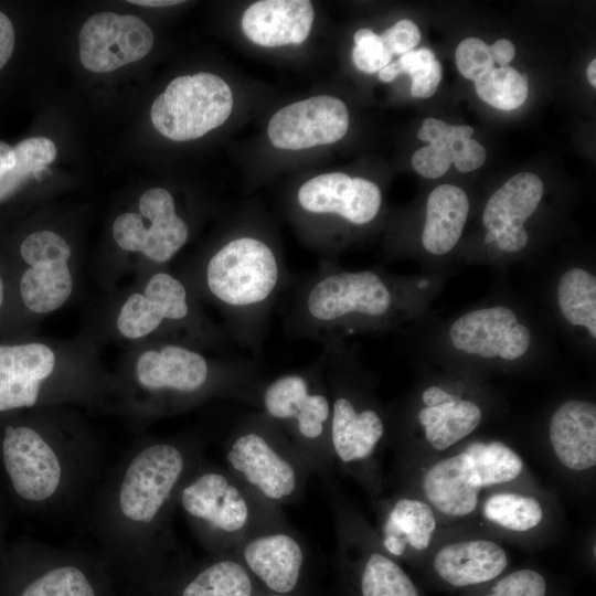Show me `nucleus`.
Listing matches in <instances>:
<instances>
[{
  "mask_svg": "<svg viewBox=\"0 0 596 596\" xmlns=\"http://www.w3.org/2000/svg\"><path fill=\"white\" fill-rule=\"evenodd\" d=\"M286 281V269L263 240L237 236L222 245L204 269L206 290L222 306L234 336L255 348L272 306Z\"/></svg>",
  "mask_w": 596,
  "mask_h": 596,
  "instance_id": "obj_1",
  "label": "nucleus"
},
{
  "mask_svg": "<svg viewBox=\"0 0 596 596\" xmlns=\"http://www.w3.org/2000/svg\"><path fill=\"white\" fill-rule=\"evenodd\" d=\"M393 305V291L377 273L323 266L297 291L286 326L323 345L340 341L358 322L385 318Z\"/></svg>",
  "mask_w": 596,
  "mask_h": 596,
  "instance_id": "obj_2",
  "label": "nucleus"
},
{
  "mask_svg": "<svg viewBox=\"0 0 596 596\" xmlns=\"http://www.w3.org/2000/svg\"><path fill=\"white\" fill-rule=\"evenodd\" d=\"M232 108L228 84L215 74L202 72L171 81L155 99L150 117L166 138L188 141L223 125Z\"/></svg>",
  "mask_w": 596,
  "mask_h": 596,
  "instance_id": "obj_3",
  "label": "nucleus"
},
{
  "mask_svg": "<svg viewBox=\"0 0 596 596\" xmlns=\"http://www.w3.org/2000/svg\"><path fill=\"white\" fill-rule=\"evenodd\" d=\"M185 466L174 445L158 443L141 449L128 464L117 494L120 517L131 525L152 523L170 499Z\"/></svg>",
  "mask_w": 596,
  "mask_h": 596,
  "instance_id": "obj_4",
  "label": "nucleus"
},
{
  "mask_svg": "<svg viewBox=\"0 0 596 596\" xmlns=\"http://www.w3.org/2000/svg\"><path fill=\"white\" fill-rule=\"evenodd\" d=\"M139 213L116 217L113 236L128 252H139L156 263L171 259L187 243L189 228L175 212L171 193L162 188L146 190L138 202Z\"/></svg>",
  "mask_w": 596,
  "mask_h": 596,
  "instance_id": "obj_5",
  "label": "nucleus"
},
{
  "mask_svg": "<svg viewBox=\"0 0 596 596\" xmlns=\"http://www.w3.org/2000/svg\"><path fill=\"white\" fill-rule=\"evenodd\" d=\"M321 355L306 370L287 373L273 380L263 391L265 414L291 427L306 440H318L329 429L331 402L321 389Z\"/></svg>",
  "mask_w": 596,
  "mask_h": 596,
  "instance_id": "obj_6",
  "label": "nucleus"
},
{
  "mask_svg": "<svg viewBox=\"0 0 596 596\" xmlns=\"http://www.w3.org/2000/svg\"><path fill=\"white\" fill-rule=\"evenodd\" d=\"M20 253L29 265L20 279V294L26 308L35 313H49L62 307L73 290L68 243L53 231H39L23 240Z\"/></svg>",
  "mask_w": 596,
  "mask_h": 596,
  "instance_id": "obj_7",
  "label": "nucleus"
},
{
  "mask_svg": "<svg viewBox=\"0 0 596 596\" xmlns=\"http://www.w3.org/2000/svg\"><path fill=\"white\" fill-rule=\"evenodd\" d=\"M78 43L82 65L93 73H108L143 58L155 36L136 15L98 12L84 22Z\"/></svg>",
  "mask_w": 596,
  "mask_h": 596,
  "instance_id": "obj_8",
  "label": "nucleus"
},
{
  "mask_svg": "<svg viewBox=\"0 0 596 596\" xmlns=\"http://www.w3.org/2000/svg\"><path fill=\"white\" fill-rule=\"evenodd\" d=\"M2 454L13 489L24 500L43 502L60 489L63 478L61 458L35 429L7 426Z\"/></svg>",
  "mask_w": 596,
  "mask_h": 596,
  "instance_id": "obj_9",
  "label": "nucleus"
},
{
  "mask_svg": "<svg viewBox=\"0 0 596 596\" xmlns=\"http://www.w3.org/2000/svg\"><path fill=\"white\" fill-rule=\"evenodd\" d=\"M348 128L345 104L336 97L320 95L275 113L268 124V138L279 149L301 150L333 143L344 137Z\"/></svg>",
  "mask_w": 596,
  "mask_h": 596,
  "instance_id": "obj_10",
  "label": "nucleus"
},
{
  "mask_svg": "<svg viewBox=\"0 0 596 596\" xmlns=\"http://www.w3.org/2000/svg\"><path fill=\"white\" fill-rule=\"evenodd\" d=\"M449 338L461 352L505 361L523 356L531 343L529 328L505 306L480 308L460 316L451 324Z\"/></svg>",
  "mask_w": 596,
  "mask_h": 596,
  "instance_id": "obj_11",
  "label": "nucleus"
},
{
  "mask_svg": "<svg viewBox=\"0 0 596 596\" xmlns=\"http://www.w3.org/2000/svg\"><path fill=\"white\" fill-rule=\"evenodd\" d=\"M297 201L309 214L334 215L351 224L364 225L377 215L382 195L370 180L331 172L306 181L298 190Z\"/></svg>",
  "mask_w": 596,
  "mask_h": 596,
  "instance_id": "obj_12",
  "label": "nucleus"
},
{
  "mask_svg": "<svg viewBox=\"0 0 596 596\" xmlns=\"http://www.w3.org/2000/svg\"><path fill=\"white\" fill-rule=\"evenodd\" d=\"M190 315L188 291L181 280L159 272L150 277L143 292L130 295L117 317V329L127 339H140L163 322H180Z\"/></svg>",
  "mask_w": 596,
  "mask_h": 596,
  "instance_id": "obj_13",
  "label": "nucleus"
},
{
  "mask_svg": "<svg viewBox=\"0 0 596 596\" xmlns=\"http://www.w3.org/2000/svg\"><path fill=\"white\" fill-rule=\"evenodd\" d=\"M232 468L269 500L280 501L297 488V472L258 430L238 434L227 453Z\"/></svg>",
  "mask_w": 596,
  "mask_h": 596,
  "instance_id": "obj_14",
  "label": "nucleus"
},
{
  "mask_svg": "<svg viewBox=\"0 0 596 596\" xmlns=\"http://www.w3.org/2000/svg\"><path fill=\"white\" fill-rule=\"evenodd\" d=\"M211 375L209 360L180 344L147 350L136 363L137 381L149 392L196 394L207 386Z\"/></svg>",
  "mask_w": 596,
  "mask_h": 596,
  "instance_id": "obj_15",
  "label": "nucleus"
},
{
  "mask_svg": "<svg viewBox=\"0 0 596 596\" xmlns=\"http://www.w3.org/2000/svg\"><path fill=\"white\" fill-rule=\"evenodd\" d=\"M183 510L193 519L224 533H236L248 522L249 508L240 489L224 475L209 471L181 491Z\"/></svg>",
  "mask_w": 596,
  "mask_h": 596,
  "instance_id": "obj_16",
  "label": "nucleus"
},
{
  "mask_svg": "<svg viewBox=\"0 0 596 596\" xmlns=\"http://www.w3.org/2000/svg\"><path fill=\"white\" fill-rule=\"evenodd\" d=\"M54 366L55 354L43 343L0 344V412L35 405Z\"/></svg>",
  "mask_w": 596,
  "mask_h": 596,
  "instance_id": "obj_17",
  "label": "nucleus"
},
{
  "mask_svg": "<svg viewBox=\"0 0 596 596\" xmlns=\"http://www.w3.org/2000/svg\"><path fill=\"white\" fill-rule=\"evenodd\" d=\"M313 18L308 0H262L245 10L242 29L248 40L260 46L300 44L308 38Z\"/></svg>",
  "mask_w": 596,
  "mask_h": 596,
  "instance_id": "obj_18",
  "label": "nucleus"
},
{
  "mask_svg": "<svg viewBox=\"0 0 596 596\" xmlns=\"http://www.w3.org/2000/svg\"><path fill=\"white\" fill-rule=\"evenodd\" d=\"M481 488L473 461L465 451L433 464L422 477L426 499L448 517L473 512Z\"/></svg>",
  "mask_w": 596,
  "mask_h": 596,
  "instance_id": "obj_19",
  "label": "nucleus"
},
{
  "mask_svg": "<svg viewBox=\"0 0 596 596\" xmlns=\"http://www.w3.org/2000/svg\"><path fill=\"white\" fill-rule=\"evenodd\" d=\"M508 566L505 551L496 542L478 539L440 547L434 556L436 575L455 588L476 586L499 577Z\"/></svg>",
  "mask_w": 596,
  "mask_h": 596,
  "instance_id": "obj_20",
  "label": "nucleus"
},
{
  "mask_svg": "<svg viewBox=\"0 0 596 596\" xmlns=\"http://www.w3.org/2000/svg\"><path fill=\"white\" fill-rule=\"evenodd\" d=\"M549 437L561 464L575 471L596 465V405L582 400L562 403L553 413Z\"/></svg>",
  "mask_w": 596,
  "mask_h": 596,
  "instance_id": "obj_21",
  "label": "nucleus"
},
{
  "mask_svg": "<svg viewBox=\"0 0 596 596\" xmlns=\"http://www.w3.org/2000/svg\"><path fill=\"white\" fill-rule=\"evenodd\" d=\"M243 557L248 570L274 594L291 593L300 578L304 551L285 533H273L251 540Z\"/></svg>",
  "mask_w": 596,
  "mask_h": 596,
  "instance_id": "obj_22",
  "label": "nucleus"
},
{
  "mask_svg": "<svg viewBox=\"0 0 596 596\" xmlns=\"http://www.w3.org/2000/svg\"><path fill=\"white\" fill-rule=\"evenodd\" d=\"M329 434L338 458L345 462L368 458L384 435V423L372 408L359 409L345 394L331 403Z\"/></svg>",
  "mask_w": 596,
  "mask_h": 596,
  "instance_id": "obj_23",
  "label": "nucleus"
},
{
  "mask_svg": "<svg viewBox=\"0 0 596 596\" xmlns=\"http://www.w3.org/2000/svg\"><path fill=\"white\" fill-rule=\"evenodd\" d=\"M469 212L466 192L453 184H441L428 195L426 220L422 233L424 248L444 255L458 243Z\"/></svg>",
  "mask_w": 596,
  "mask_h": 596,
  "instance_id": "obj_24",
  "label": "nucleus"
},
{
  "mask_svg": "<svg viewBox=\"0 0 596 596\" xmlns=\"http://www.w3.org/2000/svg\"><path fill=\"white\" fill-rule=\"evenodd\" d=\"M543 195L542 180L534 173L521 172L510 178L488 200L482 222L488 232L524 227Z\"/></svg>",
  "mask_w": 596,
  "mask_h": 596,
  "instance_id": "obj_25",
  "label": "nucleus"
},
{
  "mask_svg": "<svg viewBox=\"0 0 596 596\" xmlns=\"http://www.w3.org/2000/svg\"><path fill=\"white\" fill-rule=\"evenodd\" d=\"M436 519L432 507L418 499L395 502L383 525V544L389 553L401 556L406 545L424 551L432 542Z\"/></svg>",
  "mask_w": 596,
  "mask_h": 596,
  "instance_id": "obj_26",
  "label": "nucleus"
},
{
  "mask_svg": "<svg viewBox=\"0 0 596 596\" xmlns=\"http://www.w3.org/2000/svg\"><path fill=\"white\" fill-rule=\"evenodd\" d=\"M417 418L430 446L445 450L478 427L482 412L475 402L455 397L439 405L425 406Z\"/></svg>",
  "mask_w": 596,
  "mask_h": 596,
  "instance_id": "obj_27",
  "label": "nucleus"
},
{
  "mask_svg": "<svg viewBox=\"0 0 596 596\" xmlns=\"http://www.w3.org/2000/svg\"><path fill=\"white\" fill-rule=\"evenodd\" d=\"M20 596H106L102 582L83 565L53 563L39 572Z\"/></svg>",
  "mask_w": 596,
  "mask_h": 596,
  "instance_id": "obj_28",
  "label": "nucleus"
},
{
  "mask_svg": "<svg viewBox=\"0 0 596 596\" xmlns=\"http://www.w3.org/2000/svg\"><path fill=\"white\" fill-rule=\"evenodd\" d=\"M558 308L573 326L585 327L596 339V278L586 269H567L556 288Z\"/></svg>",
  "mask_w": 596,
  "mask_h": 596,
  "instance_id": "obj_29",
  "label": "nucleus"
},
{
  "mask_svg": "<svg viewBox=\"0 0 596 596\" xmlns=\"http://www.w3.org/2000/svg\"><path fill=\"white\" fill-rule=\"evenodd\" d=\"M253 582L247 570L233 560L217 561L189 578L178 596H252Z\"/></svg>",
  "mask_w": 596,
  "mask_h": 596,
  "instance_id": "obj_30",
  "label": "nucleus"
},
{
  "mask_svg": "<svg viewBox=\"0 0 596 596\" xmlns=\"http://www.w3.org/2000/svg\"><path fill=\"white\" fill-rule=\"evenodd\" d=\"M464 451L471 457L481 487L510 482L523 471L521 457L501 441L471 443Z\"/></svg>",
  "mask_w": 596,
  "mask_h": 596,
  "instance_id": "obj_31",
  "label": "nucleus"
},
{
  "mask_svg": "<svg viewBox=\"0 0 596 596\" xmlns=\"http://www.w3.org/2000/svg\"><path fill=\"white\" fill-rule=\"evenodd\" d=\"M483 517L505 530L529 531L543 519V509L538 499L512 492L490 496L482 507Z\"/></svg>",
  "mask_w": 596,
  "mask_h": 596,
  "instance_id": "obj_32",
  "label": "nucleus"
},
{
  "mask_svg": "<svg viewBox=\"0 0 596 596\" xmlns=\"http://www.w3.org/2000/svg\"><path fill=\"white\" fill-rule=\"evenodd\" d=\"M409 74L411 94L428 98L435 94L441 81L443 68L435 54L427 47L413 50L390 63L379 72L382 82H391L400 74Z\"/></svg>",
  "mask_w": 596,
  "mask_h": 596,
  "instance_id": "obj_33",
  "label": "nucleus"
},
{
  "mask_svg": "<svg viewBox=\"0 0 596 596\" xmlns=\"http://www.w3.org/2000/svg\"><path fill=\"white\" fill-rule=\"evenodd\" d=\"M361 596H421L407 573L392 558L372 553L361 573Z\"/></svg>",
  "mask_w": 596,
  "mask_h": 596,
  "instance_id": "obj_34",
  "label": "nucleus"
},
{
  "mask_svg": "<svg viewBox=\"0 0 596 596\" xmlns=\"http://www.w3.org/2000/svg\"><path fill=\"white\" fill-rule=\"evenodd\" d=\"M477 95L500 110L520 107L529 93V77L509 65L493 67L475 82Z\"/></svg>",
  "mask_w": 596,
  "mask_h": 596,
  "instance_id": "obj_35",
  "label": "nucleus"
},
{
  "mask_svg": "<svg viewBox=\"0 0 596 596\" xmlns=\"http://www.w3.org/2000/svg\"><path fill=\"white\" fill-rule=\"evenodd\" d=\"M14 164L0 178V199L26 178L43 170L56 157L54 142L45 137L26 138L13 147Z\"/></svg>",
  "mask_w": 596,
  "mask_h": 596,
  "instance_id": "obj_36",
  "label": "nucleus"
},
{
  "mask_svg": "<svg viewBox=\"0 0 596 596\" xmlns=\"http://www.w3.org/2000/svg\"><path fill=\"white\" fill-rule=\"evenodd\" d=\"M352 61L358 70L366 74L379 73L390 64L393 55L384 46L379 34L371 29H360L354 33Z\"/></svg>",
  "mask_w": 596,
  "mask_h": 596,
  "instance_id": "obj_37",
  "label": "nucleus"
},
{
  "mask_svg": "<svg viewBox=\"0 0 596 596\" xmlns=\"http://www.w3.org/2000/svg\"><path fill=\"white\" fill-rule=\"evenodd\" d=\"M485 596H547V583L540 572L522 568L498 579Z\"/></svg>",
  "mask_w": 596,
  "mask_h": 596,
  "instance_id": "obj_38",
  "label": "nucleus"
},
{
  "mask_svg": "<svg viewBox=\"0 0 596 596\" xmlns=\"http://www.w3.org/2000/svg\"><path fill=\"white\" fill-rule=\"evenodd\" d=\"M456 65L464 77L476 82L494 67V62L489 45L478 38H467L456 49Z\"/></svg>",
  "mask_w": 596,
  "mask_h": 596,
  "instance_id": "obj_39",
  "label": "nucleus"
},
{
  "mask_svg": "<svg viewBox=\"0 0 596 596\" xmlns=\"http://www.w3.org/2000/svg\"><path fill=\"white\" fill-rule=\"evenodd\" d=\"M453 142L440 139L418 149L412 157L415 171L428 179H437L445 174L453 163Z\"/></svg>",
  "mask_w": 596,
  "mask_h": 596,
  "instance_id": "obj_40",
  "label": "nucleus"
},
{
  "mask_svg": "<svg viewBox=\"0 0 596 596\" xmlns=\"http://www.w3.org/2000/svg\"><path fill=\"white\" fill-rule=\"evenodd\" d=\"M380 38L392 55H404L419 43L421 31L413 21L404 19L380 34Z\"/></svg>",
  "mask_w": 596,
  "mask_h": 596,
  "instance_id": "obj_41",
  "label": "nucleus"
},
{
  "mask_svg": "<svg viewBox=\"0 0 596 596\" xmlns=\"http://www.w3.org/2000/svg\"><path fill=\"white\" fill-rule=\"evenodd\" d=\"M473 134V128L466 125H449L436 118H426L417 132L418 139L427 142L435 140H460L468 139Z\"/></svg>",
  "mask_w": 596,
  "mask_h": 596,
  "instance_id": "obj_42",
  "label": "nucleus"
},
{
  "mask_svg": "<svg viewBox=\"0 0 596 596\" xmlns=\"http://www.w3.org/2000/svg\"><path fill=\"white\" fill-rule=\"evenodd\" d=\"M453 163L460 172H470L486 160L485 148L475 139H460L453 142Z\"/></svg>",
  "mask_w": 596,
  "mask_h": 596,
  "instance_id": "obj_43",
  "label": "nucleus"
},
{
  "mask_svg": "<svg viewBox=\"0 0 596 596\" xmlns=\"http://www.w3.org/2000/svg\"><path fill=\"white\" fill-rule=\"evenodd\" d=\"M529 242V235L524 227L503 230L496 234L497 246L508 253L523 249Z\"/></svg>",
  "mask_w": 596,
  "mask_h": 596,
  "instance_id": "obj_44",
  "label": "nucleus"
},
{
  "mask_svg": "<svg viewBox=\"0 0 596 596\" xmlns=\"http://www.w3.org/2000/svg\"><path fill=\"white\" fill-rule=\"evenodd\" d=\"M14 47V29L11 20L0 11V71L10 60Z\"/></svg>",
  "mask_w": 596,
  "mask_h": 596,
  "instance_id": "obj_45",
  "label": "nucleus"
},
{
  "mask_svg": "<svg viewBox=\"0 0 596 596\" xmlns=\"http://www.w3.org/2000/svg\"><path fill=\"white\" fill-rule=\"evenodd\" d=\"M489 49L493 62L501 66L508 65L515 54L514 45L507 39L497 40Z\"/></svg>",
  "mask_w": 596,
  "mask_h": 596,
  "instance_id": "obj_46",
  "label": "nucleus"
},
{
  "mask_svg": "<svg viewBox=\"0 0 596 596\" xmlns=\"http://www.w3.org/2000/svg\"><path fill=\"white\" fill-rule=\"evenodd\" d=\"M455 397V395H451L439 386L435 385L427 387L422 394V400L426 406L439 405L451 401Z\"/></svg>",
  "mask_w": 596,
  "mask_h": 596,
  "instance_id": "obj_47",
  "label": "nucleus"
},
{
  "mask_svg": "<svg viewBox=\"0 0 596 596\" xmlns=\"http://www.w3.org/2000/svg\"><path fill=\"white\" fill-rule=\"evenodd\" d=\"M14 164L13 148L0 140V178Z\"/></svg>",
  "mask_w": 596,
  "mask_h": 596,
  "instance_id": "obj_48",
  "label": "nucleus"
},
{
  "mask_svg": "<svg viewBox=\"0 0 596 596\" xmlns=\"http://www.w3.org/2000/svg\"><path fill=\"white\" fill-rule=\"evenodd\" d=\"M128 2L145 7H167L182 3V1L174 0H130Z\"/></svg>",
  "mask_w": 596,
  "mask_h": 596,
  "instance_id": "obj_49",
  "label": "nucleus"
},
{
  "mask_svg": "<svg viewBox=\"0 0 596 596\" xmlns=\"http://www.w3.org/2000/svg\"><path fill=\"white\" fill-rule=\"evenodd\" d=\"M596 60L594 58L587 66V79L593 87H596Z\"/></svg>",
  "mask_w": 596,
  "mask_h": 596,
  "instance_id": "obj_50",
  "label": "nucleus"
},
{
  "mask_svg": "<svg viewBox=\"0 0 596 596\" xmlns=\"http://www.w3.org/2000/svg\"><path fill=\"white\" fill-rule=\"evenodd\" d=\"M485 242L487 244H492V243H496V236L493 233L491 232H487L486 236H485Z\"/></svg>",
  "mask_w": 596,
  "mask_h": 596,
  "instance_id": "obj_51",
  "label": "nucleus"
},
{
  "mask_svg": "<svg viewBox=\"0 0 596 596\" xmlns=\"http://www.w3.org/2000/svg\"><path fill=\"white\" fill-rule=\"evenodd\" d=\"M3 295H4V285H3L2 277L0 275V307H1L2 301H3Z\"/></svg>",
  "mask_w": 596,
  "mask_h": 596,
  "instance_id": "obj_52",
  "label": "nucleus"
},
{
  "mask_svg": "<svg viewBox=\"0 0 596 596\" xmlns=\"http://www.w3.org/2000/svg\"><path fill=\"white\" fill-rule=\"evenodd\" d=\"M266 596H287V595H280V594H270V595H266Z\"/></svg>",
  "mask_w": 596,
  "mask_h": 596,
  "instance_id": "obj_53",
  "label": "nucleus"
}]
</instances>
